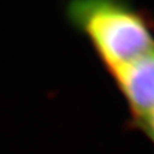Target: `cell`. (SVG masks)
<instances>
[{
    "mask_svg": "<svg viewBox=\"0 0 154 154\" xmlns=\"http://www.w3.org/2000/svg\"><path fill=\"white\" fill-rule=\"evenodd\" d=\"M135 128L136 129H140L149 138V141L154 144V113L150 114L148 118H146L143 122H141Z\"/></svg>",
    "mask_w": 154,
    "mask_h": 154,
    "instance_id": "obj_3",
    "label": "cell"
},
{
    "mask_svg": "<svg viewBox=\"0 0 154 154\" xmlns=\"http://www.w3.org/2000/svg\"><path fill=\"white\" fill-rule=\"evenodd\" d=\"M66 16L109 74L154 48L152 20L129 0H68Z\"/></svg>",
    "mask_w": 154,
    "mask_h": 154,
    "instance_id": "obj_1",
    "label": "cell"
},
{
    "mask_svg": "<svg viewBox=\"0 0 154 154\" xmlns=\"http://www.w3.org/2000/svg\"><path fill=\"white\" fill-rule=\"evenodd\" d=\"M110 76L128 104L134 126L154 113V48Z\"/></svg>",
    "mask_w": 154,
    "mask_h": 154,
    "instance_id": "obj_2",
    "label": "cell"
}]
</instances>
